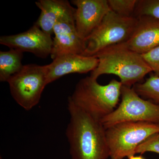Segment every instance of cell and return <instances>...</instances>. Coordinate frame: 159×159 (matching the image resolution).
<instances>
[{
    "mask_svg": "<svg viewBox=\"0 0 159 159\" xmlns=\"http://www.w3.org/2000/svg\"><path fill=\"white\" fill-rule=\"evenodd\" d=\"M35 5L41 12L34 25L51 35L54 34V26L60 18L75 9L66 0H39Z\"/></svg>",
    "mask_w": 159,
    "mask_h": 159,
    "instance_id": "obj_13",
    "label": "cell"
},
{
    "mask_svg": "<svg viewBox=\"0 0 159 159\" xmlns=\"http://www.w3.org/2000/svg\"><path fill=\"white\" fill-rule=\"evenodd\" d=\"M99 59L95 56H86L82 54H63L53 60L47 65L48 84L71 74H86L95 70Z\"/></svg>",
    "mask_w": 159,
    "mask_h": 159,
    "instance_id": "obj_11",
    "label": "cell"
},
{
    "mask_svg": "<svg viewBox=\"0 0 159 159\" xmlns=\"http://www.w3.org/2000/svg\"><path fill=\"white\" fill-rule=\"evenodd\" d=\"M122 84L112 79L101 85L90 76L80 79L68 98L94 119L100 121L116 108L121 97Z\"/></svg>",
    "mask_w": 159,
    "mask_h": 159,
    "instance_id": "obj_3",
    "label": "cell"
},
{
    "mask_svg": "<svg viewBox=\"0 0 159 159\" xmlns=\"http://www.w3.org/2000/svg\"><path fill=\"white\" fill-rule=\"evenodd\" d=\"M0 44L9 47L29 52L40 58H47L51 55L53 46L51 35L47 34L34 25L27 31L0 37Z\"/></svg>",
    "mask_w": 159,
    "mask_h": 159,
    "instance_id": "obj_8",
    "label": "cell"
},
{
    "mask_svg": "<svg viewBox=\"0 0 159 159\" xmlns=\"http://www.w3.org/2000/svg\"><path fill=\"white\" fill-rule=\"evenodd\" d=\"M47 73V65H26L7 81L12 98L25 110H31L39 102L48 84Z\"/></svg>",
    "mask_w": 159,
    "mask_h": 159,
    "instance_id": "obj_7",
    "label": "cell"
},
{
    "mask_svg": "<svg viewBox=\"0 0 159 159\" xmlns=\"http://www.w3.org/2000/svg\"><path fill=\"white\" fill-rule=\"evenodd\" d=\"M76 6L74 12L75 28L84 40L100 25L111 11L108 0H72Z\"/></svg>",
    "mask_w": 159,
    "mask_h": 159,
    "instance_id": "obj_10",
    "label": "cell"
},
{
    "mask_svg": "<svg viewBox=\"0 0 159 159\" xmlns=\"http://www.w3.org/2000/svg\"><path fill=\"white\" fill-rule=\"evenodd\" d=\"M149 16L159 21V0H138L134 17Z\"/></svg>",
    "mask_w": 159,
    "mask_h": 159,
    "instance_id": "obj_16",
    "label": "cell"
},
{
    "mask_svg": "<svg viewBox=\"0 0 159 159\" xmlns=\"http://www.w3.org/2000/svg\"><path fill=\"white\" fill-rule=\"evenodd\" d=\"M95 57L99 64L90 76L95 79L103 74H113L119 77L122 85L131 87L152 72L142 54L129 49L123 43L109 47Z\"/></svg>",
    "mask_w": 159,
    "mask_h": 159,
    "instance_id": "obj_2",
    "label": "cell"
},
{
    "mask_svg": "<svg viewBox=\"0 0 159 159\" xmlns=\"http://www.w3.org/2000/svg\"><path fill=\"white\" fill-rule=\"evenodd\" d=\"M142 55L150 67L154 74L159 77V47Z\"/></svg>",
    "mask_w": 159,
    "mask_h": 159,
    "instance_id": "obj_19",
    "label": "cell"
},
{
    "mask_svg": "<svg viewBox=\"0 0 159 159\" xmlns=\"http://www.w3.org/2000/svg\"><path fill=\"white\" fill-rule=\"evenodd\" d=\"M138 21L137 18L121 16L111 10L85 40L82 55L95 56L109 47L126 42L133 34Z\"/></svg>",
    "mask_w": 159,
    "mask_h": 159,
    "instance_id": "obj_4",
    "label": "cell"
},
{
    "mask_svg": "<svg viewBox=\"0 0 159 159\" xmlns=\"http://www.w3.org/2000/svg\"><path fill=\"white\" fill-rule=\"evenodd\" d=\"M119 106L100 122L107 129L123 122L159 124V104L142 98L133 88L122 85Z\"/></svg>",
    "mask_w": 159,
    "mask_h": 159,
    "instance_id": "obj_6",
    "label": "cell"
},
{
    "mask_svg": "<svg viewBox=\"0 0 159 159\" xmlns=\"http://www.w3.org/2000/svg\"><path fill=\"white\" fill-rule=\"evenodd\" d=\"M129 159H146L142 156H132L129 158Z\"/></svg>",
    "mask_w": 159,
    "mask_h": 159,
    "instance_id": "obj_20",
    "label": "cell"
},
{
    "mask_svg": "<svg viewBox=\"0 0 159 159\" xmlns=\"http://www.w3.org/2000/svg\"><path fill=\"white\" fill-rule=\"evenodd\" d=\"M74 11L60 18L53 29L54 37L51 57L54 59L63 54H82L85 48V40L80 36L75 28Z\"/></svg>",
    "mask_w": 159,
    "mask_h": 159,
    "instance_id": "obj_9",
    "label": "cell"
},
{
    "mask_svg": "<svg viewBox=\"0 0 159 159\" xmlns=\"http://www.w3.org/2000/svg\"><path fill=\"white\" fill-rule=\"evenodd\" d=\"M70 121L66 134L72 159H107L110 157L106 129L68 99Z\"/></svg>",
    "mask_w": 159,
    "mask_h": 159,
    "instance_id": "obj_1",
    "label": "cell"
},
{
    "mask_svg": "<svg viewBox=\"0 0 159 159\" xmlns=\"http://www.w3.org/2000/svg\"><path fill=\"white\" fill-rule=\"evenodd\" d=\"M138 0H108L111 11L121 16H133Z\"/></svg>",
    "mask_w": 159,
    "mask_h": 159,
    "instance_id": "obj_17",
    "label": "cell"
},
{
    "mask_svg": "<svg viewBox=\"0 0 159 159\" xmlns=\"http://www.w3.org/2000/svg\"><path fill=\"white\" fill-rule=\"evenodd\" d=\"M137 18L133 34L123 43L132 51L143 54L159 47V21L149 16Z\"/></svg>",
    "mask_w": 159,
    "mask_h": 159,
    "instance_id": "obj_12",
    "label": "cell"
},
{
    "mask_svg": "<svg viewBox=\"0 0 159 159\" xmlns=\"http://www.w3.org/2000/svg\"><path fill=\"white\" fill-rule=\"evenodd\" d=\"M153 152L159 154V133L154 134L146 139L137 147L136 154Z\"/></svg>",
    "mask_w": 159,
    "mask_h": 159,
    "instance_id": "obj_18",
    "label": "cell"
},
{
    "mask_svg": "<svg viewBox=\"0 0 159 159\" xmlns=\"http://www.w3.org/2000/svg\"><path fill=\"white\" fill-rule=\"evenodd\" d=\"M159 133V124L123 122L106 129L111 159H124L136 154L137 147L149 137Z\"/></svg>",
    "mask_w": 159,
    "mask_h": 159,
    "instance_id": "obj_5",
    "label": "cell"
},
{
    "mask_svg": "<svg viewBox=\"0 0 159 159\" xmlns=\"http://www.w3.org/2000/svg\"><path fill=\"white\" fill-rule=\"evenodd\" d=\"M140 97L159 104V77L152 74L143 83L133 87Z\"/></svg>",
    "mask_w": 159,
    "mask_h": 159,
    "instance_id": "obj_15",
    "label": "cell"
},
{
    "mask_svg": "<svg viewBox=\"0 0 159 159\" xmlns=\"http://www.w3.org/2000/svg\"><path fill=\"white\" fill-rule=\"evenodd\" d=\"M23 52L10 49L0 52V81L7 82L11 76L18 73L23 67L22 60Z\"/></svg>",
    "mask_w": 159,
    "mask_h": 159,
    "instance_id": "obj_14",
    "label": "cell"
}]
</instances>
